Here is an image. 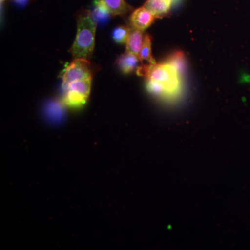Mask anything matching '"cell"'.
<instances>
[{
    "label": "cell",
    "mask_w": 250,
    "mask_h": 250,
    "mask_svg": "<svg viewBox=\"0 0 250 250\" xmlns=\"http://www.w3.org/2000/svg\"><path fill=\"white\" fill-rule=\"evenodd\" d=\"M136 73L146 77L147 80L159 83L164 90L163 100H172L177 98L182 90L180 75L173 67L168 64H151L138 67Z\"/></svg>",
    "instance_id": "cell-1"
},
{
    "label": "cell",
    "mask_w": 250,
    "mask_h": 250,
    "mask_svg": "<svg viewBox=\"0 0 250 250\" xmlns=\"http://www.w3.org/2000/svg\"><path fill=\"white\" fill-rule=\"evenodd\" d=\"M96 27L97 23L90 17L89 12L79 16L76 39L70 49L74 58L89 59L91 57Z\"/></svg>",
    "instance_id": "cell-2"
},
{
    "label": "cell",
    "mask_w": 250,
    "mask_h": 250,
    "mask_svg": "<svg viewBox=\"0 0 250 250\" xmlns=\"http://www.w3.org/2000/svg\"><path fill=\"white\" fill-rule=\"evenodd\" d=\"M91 80L75 81L62 87V103L72 108L82 107L86 103L91 88Z\"/></svg>",
    "instance_id": "cell-3"
},
{
    "label": "cell",
    "mask_w": 250,
    "mask_h": 250,
    "mask_svg": "<svg viewBox=\"0 0 250 250\" xmlns=\"http://www.w3.org/2000/svg\"><path fill=\"white\" fill-rule=\"evenodd\" d=\"M62 87L75 81L92 79L91 67L88 59H75L62 71Z\"/></svg>",
    "instance_id": "cell-4"
},
{
    "label": "cell",
    "mask_w": 250,
    "mask_h": 250,
    "mask_svg": "<svg viewBox=\"0 0 250 250\" xmlns=\"http://www.w3.org/2000/svg\"><path fill=\"white\" fill-rule=\"evenodd\" d=\"M154 16L145 6L135 10L130 17L132 27L141 31L146 30L154 22Z\"/></svg>",
    "instance_id": "cell-5"
},
{
    "label": "cell",
    "mask_w": 250,
    "mask_h": 250,
    "mask_svg": "<svg viewBox=\"0 0 250 250\" xmlns=\"http://www.w3.org/2000/svg\"><path fill=\"white\" fill-rule=\"evenodd\" d=\"M173 0H147L144 6L156 18L168 14Z\"/></svg>",
    "instance_id": "cell-6"
},
{
    "label": "cell",
    "mask_w": 250,
    "mask_h": 250,
    "mask_svg": "<svg viewBox=\"0 0 250 250\" xmlns=\"http://www.w3.org/2000/svg\"><path fill=\"white\" fill-rule=\"evenodd\" d=\"M143 31L131 26L129 27V36L126 41V52L139 57L143 44Z\"/></svg>",
    "instance_id": "cell-7"
},
{
    "label": "cell",
    "mask_w": 250,
    "mask_h": 250,
    "mask_svg": "<svg viewBox=\"0 0 250 250\" xmlns=\"http://www.w3.org/2000/svg\"><path fill=\"white\" fill-rule=\"evenodd\" d=\"M140 62L141 61L137 55L126 52L118 57L116 63L123 73L129 74L137 70Z\"/></svg>",
    "instance_id": "cell-8"
},
{
    "label": "cell",
    "mask_w": 250,
    "mask_h": 250,
    "mask_svg": "<svg viewBox=\"0 0 250 250\" xmlns=\"http://www.w3.org/2000/svg\"><path fill=\"white\" fill-rule=\"evenodd\" d=\"M89 14L90 17L97 24L106 22L112 15L106 5L102 0H95L94 1L93 11Z\"/></svg>",
    "instance_id": "cell-9"
},
{
    "label": "cell",
    "mask_w": 250,
    "mask_h": 250,
    "mask_svg": "<svg viewBox=\"0 0 250 250\" xmlns=\"http://www.w3.org/2000/svg\"><path fill=\"white\" fill-rule=\"evenodd\" d=\"M113 16H124L132 11L133 8L125 0H102Z\"/></svg>",
    "instance_id": "cell-10"
},
{
    "label": "cell",
    "mask_w": 250,
    "mask_h": 250,
    "mask_svg": "<svg viewBox=\"0 0 250 250\" xmlns=\"http://www.w3.org/2000/svg\"><path fill=\"white\" fill-rule=\"evenodd\" d=\"M164 63L168 64L177 70L179 75L184 74L187 69V60L182 51H176L169 56Z\"/></svg>",
    "instance_id": "cell-11"
},
{
    "label": "cell",
    "mask_w": 250,
    "mask_h": 250,
    "mask_svg": "<svg viewBox=\"0 0 250 250\" xmlns=\"http://www.w3.org/2000/svg\"><path fill=\"white\" fill-rule=\"evenodd\" d=\"M139 58L141 62L143 60H146L151 64L156 63L155 59L152 54V39L149 34H146L145 36L143 46L139 54Z\"/></svg>",
    "instance_id": "cell-12"
},
{
    "label": "cell",
    "mask_w": 250,
    "mask_h": 250,
    "mask_svg": "<svg viewBox=\"0 0 250 250\" xmlns=\"http://www.w3.org/2000/svg\"><path fill=\"white\" fill-rule=\"evenodd\" d=\"M129 28L121 26V27H117L113 31V39L116 41L117 43L124 44L126 43L128 36H129Z\"/></svg>",
    "instance_id": "cell-13"
},
{
    "label": "cell",
    "mask_w": 250,
    "mask_h": 250,
    "mask_svg": "<svg viewBox=\"0 0 250 250\" xmlns=\"http://www.w3.org/2000/svg\"><path fill=\"white\" fill-rule=\"evenodd\" d=\"M18 4L21 5V6H23V5H25L27 4V2L29 0H14Z\"/></svg>",
    "instance_id": "cell-14"
},
{
    "label": "cell",
    "mask_w": 250,
    "mask_h": 250,
    "mask_svg": "<svg viewBox=\"0 0 250 250\" xmlns=\"http://www.w3.org/2000/svg\"><path fill=\"white\" fill-rule=\"evenodd\" d=\"M5 1H6V0H0V1H1V4H2L3 2H4Z\"/></svg>",
    "instance_id": "cell-15"
}]
</instances>
